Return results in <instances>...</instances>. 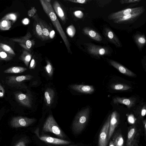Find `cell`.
Wrapping results in <instances>:
<instances>
[{
  "label": "cell",
  "mask_w": 146,
  "mask_h": 146,
  "mask_svg": "<svg viewBox=\"0 0 146 146\" xmlns=\"http://www.w3.org/2000/svg\"><path fill=\"white\" fill-rule=\"evenodd\" d=\"M74 14L75 16L79 18H81L83 17V13L80 11H77L74 12Z\"/></svg>",
  "instance_id": "34"
},
{
  "label": "cell",
  "mask_w": 146,
  "mask_h": 146,
  "mask_svg": "<svg viewBox=\"0 0 146 146\" xmlns=\"http://www.w3.org/2000/svg\"><path fill=\"white\" fill-rule=\"evenodd\" d=\"M85 33L92 39L97 41H101L102 38L101 35L94 29L87 28L84 30Z\"/></svg>",
  "instance_id": "19"
},
{
  "label": "cell",
  "mask_w": 146,
  "mask_h": 146,
  "mask_svg": "<svg viewBox=\"0 0 146 146\" xmlns=\"http://www.w3.org/2000/svg\"><path fill=\"white\" fill-rule=\"evenodd\" d=\"M143 124L144 133L145 137H146V119H145L143 121Z\"/></svg>",
  "instance_id": "43"
},
{
  "label": "cell",
  "mask_w": 146,
  "mask_h": 146,
  "mask_svg": "<svg viewBox=\"0 0 146 146\" xmlns=\"http://www.w3.org/2000/svg\"><path fill=\"white\" fill-rule=\"evenodd\" d=\"M35 118H29L21 116L13 117L10 122L11 126L15 128L28 127L36 121Z\"/></svg>",
  "instance_id": "5"
},
{
  "label": "cell",
  "mask_w": 146,
  "mask_h": 146,
  "mask_svg": "<svg viewBox=\"0 0 146 146\" xmlns=\"http://www.w3.org/2000/svg\"><path fill=\"white\" fill-rule=\"evenodd\" d=\"M42 2L43 3L42 5L45 11L48 14L52 23L59 32L67 47L69 46L68 40L52 7L48 3H47L46 4L45 3Z\"/></svg>",
  "instance_id": "2"
},
{
  "label": "cell",
  "mask_w": 146,
  "mask_h": 146,
  "mask_svg": "<svg viewBox=\"0 0 146 146\" xmlns=\"http://www.w3.org/2000/svg\"><path fill=\"white\" fill-rule=\"evenodd\" d=\"M29 23V20L27 18H25L23 20V23L25 25H27Z\"/></svg>",
  "instance_id": "44"
},
{
  "label": "cell",
  "mask_w": 146,
  "mask_h": 146,
  "mask_svg": "<svg viewBox=\"0 0 146 146\" xmlns=\"http://www.w3.org/2000/svg\"><path fill=\"white\" fill-rule=\"evenodd\" d=\"M27 68L21 66H13L6 69L3 72L5 73H18L24 72L27 70Z\"/></svg>",
  "instance_id": "22"
},
{
  "label": "cell",
  "mask_w": 146,
  "mask_h": 146,
  "mask_svg": "<svg viewBox=\"0 0 146 146\" xmlns=\"http://www.w3.org/2000/svg\"><path fill=\"white\" fill-rule=\"evenodd\" d=\"M141 0H122L120 1L121 4L135 3L140 2Z\"/></svg>",
  "instance_id": "32"
},
{
  "label": "cell",
  "mask_w": 146,
  "mask_h": 146,
  "mask_svg": "<svg viewBox=\"0 0 146 146\" xmlns=\"http://www.w3.org/2000/svg\"><path fill=\"white\" fill-rule=\"evenodd\" d=\"M145 9L138 12L124 16L113 20V22L117 24L131 23L135 21L144 12Z\"/></svg>",
  "instance_id": "10"
},
{
  "label": "cell",
  "mask_w": 146,
  "mask_h": 146,
  "mask_svg": "<svg viewBox=\"0 0 146 146\" xmlns=\"http://www.w3.org/2000/svg\"><path fill=\"white\" fill-rule=\"evenodd\" d=\"M113 103L115 104L119 103L124 104L129 108L135 104L136 99L132 98H126L117 97L113 98Z\"/></svg>",
  "instance_id": "16"
},
{
  "label": "cell",
  "mask_w": 146,
  "mask_h": 146,
  "mask_svg": "<svg viewBox=\"0 0 146 146\" xmlns=\"http://www.w3.org/2000/svg\"><path fill=\"white\" fill-rule=\"evenodd\" d=\"M109 62L111 65L124 74L131 77L134 76L135 75V74L117 62L110 60Z\"/></svg>",
  "instance_id": "15"
},
{
  "label": "cell",
  "mask_w": 146,
  "mask_h": 146,
  "mask_svg": "<svg viewBox=\"0 0 146 146\" xmlns=\"http://www.w3.org/2000/svg\"><path fill=\"white\" fill-rule=\"evenodd\" d=\"M17 18V15L15 13H10L6 15L1 19L11 20L13 22L15 21Z\"/></svg>",
  "instance_id": "29"
},
{
  "label": "cell",
  "mask_w": 146,
  "mask_h": 146,
  "mask_svg": "<svg viewBox=\"0 0 146 146\" xmlns=\"http://www.w3.org/2000/svg\"><path fill=\"white\" fill-rule=\"evenodd\" d=\"M32 43L31 41L30 40H28L26 42L25 48H30L31 47Z\"/></svg>",
  "instance_id": "38"
},
{
  "label": "cell",
  "mask_w": 146,
  "mask_h": 146,
  "mask_svg": "<svg viewBox=\"0 0 146 146\" xmlns=\"http://www.w3.org/2000/svg\"><path fill=\"white\" fill-rule=\"evenodd\" d=\"M119 115L116 111H113L110 115L109 121L108 140L110 139L115 129L119 123Z\"/></svg>",
  "instance_id": "12"
},
{
  "label": "cell",
  "mask_w": 146,
  "mask_h": 146,
  "mask_svg": "<svg viewBox=\"0 0 146 146\" xmlns=\"http://www.w3.org/2000/svg\"><path fill=\"white\" fill-rule=\"evenodd\" d=\"M26 52V51H24L19 57V59L23 61L26 66L28 67L31 60V56L30 55L27 54Z\"/></svg>",
  "instance_id": "26"
},
{
  "label": "cell",
  "mask_w": 146,
  "mask_h": 146,
  "mask_svg": "<svg viewBox=\"0 0 146 146\" xmlns=\"http://www.w3.org/2000/svg\"><path fill=\"white\" fill-rule=\"evenodd\" d=\"M55 35V32L54 31L52 30L51 31L50 34V36L51 38H53Z\"/></svg>",
  "instance_id": "45"
},
{
  "label": "cell",
  "mask_w": 146,
  "mask_h": 146,
  "mask_svg": "<svg viewBox=\"0 0 146 146\" xmlns=\"http://www.w3.org/2000/svg\"><path fill=\"white\" fill-rule=\"evenodd\" d=\"M42 130L45 132L53 133L62 138L66 137L52 115H50L47 118L43 124Z\"/></svg>",
  "instance_id": "3"
},
{
  "label": "cell",
  "mask_w": 146,
  "mask_h": 146,
  "mask_svg": "<svg viewBox=\"0 0 146 146\" xmlns=\"http://www.w3.org/2000/svg\"><path fill=\"white\" fill-rule=\"evenodd\" d=\"M28 141L25 138H22L19 140L14 146H26Z\"/></svg>",
  "instance_id": "31"
},
{
  "label": "cell",
  "mask_w": 146,
  "mask_h": 146,
  "mask_svg": "<svg viewBox=\"0 0 146 146\" xmlns=\"http://www.w3.org/2000/svg\"><path fill=\"white\" fill-rule=\"evenodd\" d=\"M145 9L143 6L127 8L111 13L109 15L108 18L110 20H113L124 16L136 13Z\"/></svg>",
  "instance_id": "8"
},
{
  "label": "cell",
  "mask_w": 146,
  "mask_h": 146,
  "mask_svg": "<svg viewBox=\"0 0 146 146\" xmlns=\"http://www.w3.org/2000/svg\"><path fill=\"white\" fill-rule=\"evenodd\" d=\"M104 34L108 40L118 47H121L122 45L119 38L114 32L108 27L105 28L103 30Z\"/></svg>",
  "instance_id": "13"
},
{
  "label": "cell",
  "mask_w": 146,
  "mask_h": 146,
  "mask_svg": "<svg viewBox=\"0 0 146 146\" xmlns=\"http://www.w3.org/2000/svg\"><path fill=\"white\" fill-rule=\"evenodd\" d=\"M87 1L85 0H77L76 1L77 3H84L86 2Z\"/></svg>",
  "instance_id": "46"
},
{
  "label": "cell",
  "mask_w": 146,
  "mask_h": 146,
  "mask_svg": "<svg viewBox=\"0 0 146 146\" xmlns=\"http://www.w3.org/2000/svg\"><path fill=\"white\" fill-rule=\"evenodd\" d=\"M110 115V114L108 116L100 132L98 140V146L107 145L108 141V135Z\"/></svg>",
  "instance_id": "7"
},
{
  "label": "cell",
  "mask_w": 146,
  "mask_h": 146,
  "mask_svg": "<svg viewBox=\"0 0 146 146\" xmlns=\"http://www.w3.org/2000/svg\"><path fill=\"white\" fill-rule=\"evenodd\" d=\"M42 34L45 36H48L49 35V32L48 30L45 28H44L42 30Z\"/></svg>",
  "instance_id": "41"
},
{
  "label": "cell",
  "mask_w": 146,
  "mask_h": 146,
  "mask_svg": "<svg viewBox=\"0 0 146 146\" xmlns=\"http://www.w3.org/2000/svg\"><path fill=\"white\" fill-rule=\"evenodd\" d=\"M112 142L115 146H123L124 139L120 133H115L112 138Z\"/></svg>",
  "instance_id": "21"
},
{
  "label": "cell",
  "mask_w": 146,
  "mask_h": 146,
  "mask_svg": "<svg viewBox=\"0 0 146 146\" xmlns=\"http://www.w3.org/2000/svg\"><path fill=\"white\" fill-rule=\"evenodd\" d=\"M5 90L0 83V98L3 97L5 94Z\"/></svg>",
  "instance_id": "36"
},
{
  "label": "cell",
  "mask_w": 146,
  "mask_h": 146,
  "mask_svg": "<svg viewBox=\"0 0 146 146\" xmlns=\"http://www.w3.org/2000/svg\"><path fill=\"white\" fill-rule=\"evenodd\" d=\"M14 96L17 101L21 105L29 108L32 107V98L29 92L24 94L17 91L14 93Z\"/></svg>",
  "instance_id": "6"
},
{
  "label": "cell",
  "mask_w": 146,
  "mask_h": 146,
  "mask_svg": "<svg viewBox=\"0 0 146 146\" xmlns=\"http://www.w3.org/2000/svg\"><path fill=\"white\" fill-rule=\"evenodd\" d=\"M33 76L30 74L17 76H12L6 78L5 82L9 86L16 88H26L23 82L31 79Z\"/></svg>",
  "instance_id": "4"
},
{
  "label": "cell",
  "mask_w": 146,
  "mask_h": 146,
  "mask_svg": "<svg viewBox=\"0 0 146 146\" xmlns=\"http://www.w3.org/2000/svg\"><path fill=\"white\" fill-rule=\"evenodd\" d=\"M133 38L135 42L139 48H142L146 44V38L144 35L137 34L134 36Z\"/></svg>",
  "instance_id": "20"
},
{
  "label": "cell",
  "mask_w": 146,
  "mask_h": 146,
  "mask_svg": "<svg viewBox=\"0 0 146 146\" xmlns=\"http://www.w3.org/2000/svg\"><path fill=\"white\" fill-rule=\"evenodd\" d=\"M35 61L34 59H33L30 62L29 68L30 69H33L35 68Z\"/></svg>",
  "instance_id": "39"
},
{
  "label": "cell",
  "mask_w": 146,
  "mask_h": 146,
  "mask_svg": "<svg viewBox=\"0 0 146 146\" xmlns=\"http://www.w3.org/2000/svg\"><path fill=\"white\" fill-rule=\"evenodd\" d=\"M67 32L68 35L70 36H72L74 35V32L72 31V29L70 27L68 28Z\"/></svg>",
  "instance_id": "40"
},
{
  "label": "cell",
  "mask_w": 146,
  "mask_h": 146,
  "mask_svg": "<svg viewBox=\"0 0 146 146\" xmlns=\"http://www.w3.org/2000/svg\"><path fill=\"white\" fill-rule=\"evenodd\" d=\"M36 29L37 33L38 35H41L42 34V30L40 26L39 25H36Z\"/></svg>",
  "instance_id": "35"
},
{
  "label": "cell",
  "mask_w": 146,
  "mask_h": 146,
  "mask_svg": "<svg viewBox=\"0 0 146 146\" xmlns=\"http://www.w3.org/2000/svg\"><path fill=\"white\" fill-rule=\"evenodd\" d=\"M137 137V135H136L132 143L131 146H139Z\"/></svg>",
  "instance_id": "37"
},
{
  "label": "cell",
  "mask_w": 146,
  "mask_h": 146,
  "mask_svg": "<svg viewBox=\"0 0 146 146\" xmlns=\"http://www.w3.org/2000/svg\"><path fill=\"white\" fill-rule=\"evenodd\" d=\"M0 47L5 52L13 56L16 54L12 49L7 45L0 43Z\"/></svg>",
  "instance_id": "27"
},
{
  "label": "cell",
  "mask_w": 146,
  "mask_h": 146,
  "mask_svg": "<svg viewBox=\"0 0 146 146\" xmlns=\"http://www.w3.org/2000/svg\"><path fill=\"white\" fill-rule=\"evenodd\" d=\"M34 132L40 140L46 143L58 145H68L71 143L70 141L61 139L48 136H40L38 128H37Z\"/></svg>",
  "instance_id": "11"
},
{
  "label": "cell",
  "mask_w": 146,
  "mask_h": 146,
  "mask_svg": "<svg viewBox=\"0 0 146 146\" xmlns=\"http://www.w3.org/2000/svg\"><path fill=\"white\" fill-rule=\"evenodd\" d=\"M79 146L78 145H68V146Z\"/></svg>",
  "instance_id": "48"
},
{
  "label": "cell",
  "mask_w": 146,
  "mask_h": 146,
  "mask_svg": "<svg viewBox=\"0 0 146 146\" xmlns=\"http://www.w3.org/2000/svg\"><path fill=\"white\" fill-rule=\"evenodd\" d=\"M110 87L113 90L119 91L126 90L131 88V86L128 85L119 83L111 84Z\"/></svg>",
  "instance_id": "23"
},
{
  "label": "cell",
  "mask_w": 146,
  "mask_h": 146,
  "mask_svg": "<svg viewBox=\"0 0 146 146\" xmlns=\"http://www.w3.org/2000/svg\"><path fill=\"white\" fill-rule=\"evenodd\" d=\"M88 50L90 54L98 57L108 54L110 52L108 48L93 44H89Z\"/></svg>",
  "instance_id": "9"
},
{
  "label": "cell",
  "mask_w": 146,
  "mask_h": 146,
  "mask_svg": "<svg viewBox=\"0 0 146 146\" xmlns=\"http://www.w3.org/2000/svg\"><path fill=\"white\" fill-rule=\"evenodd\" d=\"M45 70L48 76L51 77L53 73V70L51 64L48 62L46 65L44 67Z\"/></svg>",
  "instance_id": "28"
},
{
  "label": "cell",
  "mask_w": 146,
  "mask_h": 146,
  "mask_svg": "<svg viewBox=\"0 0 146 146\" xmlns=\"http://www.w3.org/2000/svg\"><path fill=\"white\" fill-rule=\"evenodd\" d=\"M54 8L56 12H57L58 15L59 17L61 18L62 20L64 19V13L61 7H60L59 5H57V6L55 5Z\"/></svg>",
  "instance_id": "30"
},
{
  "label": "cell",
  "mask_w": 146,
  "mask_h": 146,
  "mask_svg": "<svg viewBox=\"0 0 146 146\" xmlns=\"http://www.w3.org/2000/svg\"><path fill=\"white\" fill-rule=\"evenodd\" d=\"M127 120L130 124H133L135 121V119L134 116L132 115H129L127 117Z\"/></svg>",
  "instance_id": "33"
},
{
  "label": "cell",
  "mask_w": 146,
  "mask_h": 146,
  "mask_svg": "<svg viewBox=\"0 0 146 146\" xmlns=\"http://www.w3.org/2000/svg\"><path fill=\"white\" fill-rule=\"evenodd\" d=\"M55 96V92L53 89L48 88L45 91L44 94V100L46 105L50 106L52 103Z\"/></svg>",
  "instance_id": "17"
},
{
  "label": "cell",
  "mask_w": 146,
  "mask_h": 146,
  "mask_svg": "<svg viewBox=\"0 0 146 146\" xmlns=\"http://www.w3.org/2000/svg\"><path fill=\"white\" fill-rule=\"evenodd\" d=\"M13 56L5 52L0 47V60L5 61H10L13 59Z\"/></svg>",
  "instance_id": "25"
},
{
  "label": "cell",
  "mask_w": 146,
  "mask_h": 146,
  "mask_svg": "<svg viewBox=\"0 0 146 146\" xmlns=\"http://www.w3.org/2000/svg\"><path fill=\"white\" fill-rule=\"evenodd\" d=\"M137 128L135 126L132 125L128 128L126 146H131L132 143L137 133Z\"/></svg>",
  "instance_id": "18"
},
{
  "label": "cell",
  "mask_w": 146,
  "mask_h": 146,
  "mask_svg": "<svg viewBox=\"0 0 146 146\" xmlns=\"http://www.w3.org/2000/svg\"><path fill=\"white\" fill-rule=\"evenodd\" d=\"M11 27V22L9 20L1 19L0 21V29L2 31L9 30Z\"/></svg>",
  "instance_id": "24"
},
{
  "label": "cell",
  "mask_w": 146,
  "mask_h": 146,
  "mask_svg": "<svg viewBox=\"0 0 146 146\" xmlns=\"http://www.w3.org/2000/svg\"><path fill=\"white\" fill-rule=\"evenodd\" d=\"M89 113V108L87 107L76 114L72 127V130L74 133L79 134L83 130L88 122Z\"/></svg>",
  "instance_id": "1"
},
{
  "label": "cell",
  "mask_w": 146,
  "mask_h": 146,
  "mask_svg": "<svg viewBox=\"0 0 146 146\" xmlns=\"http://www.w3.org/2000/svg\"><path fill=\"white\" fill-rule=\"evenodd\" d=\"M70 87L71 89L75 91L86 94H91L94 91V87L91 85L73 84L71 85Z\"/></svg>",
  "instance_id": "14"
},
{
  "label": "cell",
  "mask_w": 146,
  "mask_h": 146,
  "mask_svg": "<svg viewBox=\"0 0 146 146\" xmlns=\"http://www.w3.org/2000/svg\"><path fill=\"white\" fill-rule=\"evenodd\" d=\"M109 146H115L112 141H110Z\"/></svg>",
  "instance_id": "47"
},
{
  "label": "cell",
  "mask_w": 146,
  "mask_h": 146,
  "mask_svg": "<svg viewBox=\"0 0 146 146\" xmlns=\"http://www.w3.org/2000/svg\"><path fill=\"white\" fill-rule=\"evenodd\" d=\"M145 107L144 106L142 108L141 112V115L142 117L144 116L146 114V109Z\"/></svg>",
  "instance_id": "42"
}]
</instances>
